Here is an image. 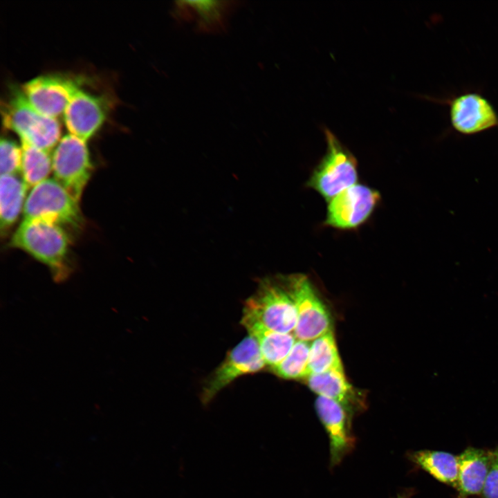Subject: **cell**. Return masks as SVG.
<instances>
[{
  "instance_id": "obj_9",
  "label": "cell",
  "mask_w": 498,
  "mask_h": 498,
  "mask_svg": "<svg viewBox=\"0 0 498 498\" xmlns=\"http://www.w3.org/2000/svg\"><path fill=\"white\" fill-rule=\"evenodd\" d=\"M82 83L79 77L48 74L28 81L22 85L21 91L36 111L56 118L64 113Z\"/></svg>"
},
{
  "instance_id": "obj_21",
  "label": "cell",
  "mask_w": 498,
  "mask_h": 498,
  "mask_svg": "<svg viewBox=\"0 0 498 498\" xmlns=\"http://www.w3.org/2000/svg\"><path fill=\"white\" fill-rule=\"evenodd\" d=\"M21 173L28 187H33L47 177L52 170L50 152L27 143L21 142Z\"/></svg>"
},
{
  "instance_id": "obj_15",
  "label": "cell",
  "mask_w": 498,
  "mask_h": 498,
  "mask_svg": "<svg viewBox=\"0 0 498 498\" xmlns=\"http://www.w3.org/2000/svg\"><path fill=\"white\" fill-rule=\"evenodd\" d=\"M458 458V498L481 496L490 467V450L468 447Z\"/></svg>"
},
{
  "instance_id": "obj_3",
  "label": "cell",
  "mask_w": 498,
  "mask_h": 498,
  "mask_svg": "<svg viewBox=\"0 0 498 498\" xmlns=\"http://www.w3.org/2000/svg\"><path fill=\"white\" fill-rule=\"evenodd\" d=\"M2 118L4 127L16 133L21 142L50 152L60 140L59 121L36 111L21 90L12 93L2 110Z\"/></svg>"
},
{
  "instance_id": "obj_8",
  "label": "cell",
  "mask_w": 498,
  "mask_h": 498,
  "mask_svg": "<svg viewBox=\"0 0 498 498\" xmlns=\"http://www.w3.org/2000/svg\"><path fill=\"white\" fill-rule=\"evenodd\" d=\"M286 278L297 310L296 339L311 342L332 330L330 315L308 279L302 275Z\"/></svg>"
},
{
  "instance_id": "obj_11",
  "label": "cell",
  "mask_w": 498,
  "mask_h": 498,
  "mask_svg": "<svg viewBox=\"0 0 498 498\" xmlns=\"http://www.w3.org/2000/svg\"><path fill=\"white\" fill-rule=\"evenodd\" d=\"M380 198L374 189L356 183L328 201L325 223L338 229L355 228L369 219Z\"/></svg>"
},
{
  "instance_id": "obj_7",
  "label": "cell",
  "mask_w": 498,
  "mask_h": 498,
  "mask_svg": "<svg viewBox=\"0 0 498 498\" xmlns=\"http://www.w3.org/2000/svg\"><path fill=\"white\" fill-rule=\"evenodd\" d=\"M266 366L255 340L248 335L231 349L203 386L201 400L206 405L223 389L240 376L261 371Z\"/></svg>"
},
{
  "instance_id": "obj_18",
  "label": "cell",
  "mask_w": 498,
  "mask_h": 498,
  "mask_svg": "<svg viewBox=\"0 0 498 498\" xmlns=\"http://www.w3.org/2000/svg\"><path fill=\"white\" fill-rule=\"evenodd\" d=\"M409 459L439 481L457 488L459 474L458 456L452 453L431 450L410 452Z\"/></svg>"
},
{
  "instance_id": "obj_17",
  "label": "cell",
  "mask_w": 498,
  "mask_h": 498,
  "mask_svg": "<svg viewBox=\"0 0 498 498\" xmlns=\"http://www.w3.org/2000/svg\"><path fill=\"white\" fill-rule=\"evenodd\" d=\"M242 325L257 342L266 365L270 369L286 358L297 340L293 333L274 331L257 323Z\"/></svg>"
},
{
  "instance_id": "obj_2",
  "label": "cell",
  "mask_w": 498,
  "mask_h": 498,
  "mask_svg": "<svg viewBox=\"0 0 498 498\" xmlns=\"http://www.w3.org/2000/svg\"><path fill=\"white\" fill-rule=\"evenodd\" d=\"M241 323H257L274 331L293 333L297 310L287 278L261 281L245 302Z\"/></svg>"
},
{
  "instance_id": "obj_24",
  "label": "cell",
  "mask_w": 498,
  "mask_h": 498,
  "mask_svg": "<svg viewBox=\"0 0 498 498\" xmlns=\"http://www.w3.org/2000/svg\"><path fill=\"white\" fill-rule=\"evenodd\" d=\"M481 497L498 498V447L490 450V467Z\"/></svg>"
},
{
  "instance_id": "obj_23",
  "label": "cell",
  "mask_w": 498,
  "mask_h": 498,
  "mask_svg": "<svg viewBox=\"0 0 498 498\" xmlns=\"http://www.w3.org/2000/svg\"><path fill=\"white\" fill-rule=\"evenodd\" d=\"M1 175H16L21 172L22 149L15 141L2 138L0 142Z\"/></svg>"
},
{
  "instance_id": "obj_22",
  "label": "cell",
  "mask_w": 498,
  "mask_h": 498,
  "mask_svg": "<svg viewBox=\"0 0 498 498\" xmlns=\"http://www.w3.org/2000/svg\"><path fill=\"white\" fill-rule=\"evenodd\" d=\"M311 343L309 341L297 340L286 358L270 369L277 376L284 379L306 378Z\"/></svg>"
},
{
  "instance_id": "obj_5",
  "label": "cell",
  "mask_w": 498,
  "mask_h": 498,
  "mask_svg": "<svg viewBox=\"0 0 498 498\" xmlns=\"http://www.w3.org/2000/svg\"><path fill=\"white\" fill-rule=\"evenodd\" d=\"M326 151L313 172L307 184L328 201L344 190L356 184L357 163L336 136L324 131Z\"/></svg>"
},
{
  "instance_id": "obj_10",
  "label": "cell",
  "mask_w": 498,
  "mask_h": 498,
  "mask_svg": "<svg viewBox=\"0 0 498 498\" xmlns=\"http://www.w3.org/2000/svg\"><path fill=\"white\" fill-rule=\"evenodd\" d=\"M452 129L472 136L498 127V113L491 102L476 91L464 92L446 100Z\"/></svg>"
},
{
  "instance_id": "obj_4",
  "label": "cell",
  "mask_w": 498,
  "mask_h": 498,
  "mask_svg": "<svg viewBox=\"0 0 498 498\" xmlns=\"http://www.w3.org/2000/svg\"><path fill=\"white\" fill-rule=\"evenodd\" d=\"M24 219H40L79 229L83 223L78 201L55 179L33 187L24 207Z\"/></svg>"
},
{
  "instance_id": "obj_6",
  "label": "cell",
  "mask_w": 498,
  "mask_h": 498,
  "mask_svg": "<svg viewBox=\"0 0 498 498\" xmlns=\"http://www.w3.org/2000/svg\"><path fill=\"white\" fill-rule=\"evenodd\" d=\"M55 179L77 201L91 176V163L86 142L71 133L63 136L52 156Z\"/></svg>"
},
{
  "instance_id": "obj_16",
  "label": "cell",
  "mask_w": 498,
  "mask_h": 498,
  "mask_svg": "<svg viewBox=\"0 0 498 498\" xmlns=\"http://www.w3.org/2000/svg\"><path fill=\"white\" fill-rule=\"evenodd\" d=\"M309 387L318 396L336 401L348 412L357 405L352 387L347 381L343 366L306 378Z\"/></svg>"
},
{
  "instance_id": "obj_12",
  "label": "cell",
  "mask_w": 498,
  "mask_h": 498,
  "mask_svg": "<svg viewBox=\"0 0 498 498\" xmlns=\"http://www.w3.org/2000/svg\"><path fill=\"white\" fill-rule=\"evenodd\" d=\"M237 1H178L172 15L179 23L189 24L203 34L225 31L229 19L239 6Z\"/></svg>"
},
{
  "instance_id": "obj_25",
  "label": "cell",
  "mask_w": 498,
  "mask_h": 498,
  "mask_svg": "<svg viewBox=\"0 0 498 498\" xmlns=\"http://www.w3.org/2000/svg\"><path fill=\"white\" fill-rule=\"evenodd\" d=\"M414 492L411 489L405 490L396 495L394 498H411Z\"/></svg>"
},
{
  "instance_id": "obj_19",
  "label": "cell",
  "mask_w": 498,
  "mask_h": 498,
  "mask_svg": "<svg viewBox=\"0 0 498 498\" xmlns=\"http://www.w3.org/2000/svg\"><path fill=\"white\" fill-rule=\"evenodd\" d=\"M28 188L24 180L16 175H1L0 221L2 231L8 230L19 217L25 204Z\"/></svg>"
},
{
  "instance_id": "obj_1",
  "label": "cell",
  "mask_w": 498,
  "mask_h": 498,
  "mask_svg": "<svg viewBox=\"0 0 498 498\" xmlns=\"http://www.w3.org/2000/svg\"><path fill=\"white\" fill-rule=\"evenodd\" d=\"M70 237L59 225L24 219L13 234L10 246L20 249L46 266L57 282L65 280L71 269L68 256Z\"/></svg>"
},
{
  "instance_id": "obj_13",
  "label": "cell",
  "mask_w": 498,
  "mask_h": 498,
  "mask_svg": "<svg viewBox=\"0 0 498 498\" xmlns=\"http://www.w3.org/2000/svg\"><path fill=\"white\" fill-rule=\"evenodd\" d=\"M109 111L107 99L79 89L64 112V121L69 133L87 141L104 124Z\"/></svg>"
},
{
  "instance_id": "obj_20",
  "label": "cell",
  "mask_w": 498,
  "mask_h": 498,
  "mask_svg": "<svg viewBox=\"0 0 498 498\" xmlns=\"http://www.w3.org/2000/svg\"><path fill=\"white\" fill-rule=\"evenodd\" d=\"M342 366L332 330L311 341L307 376Z\"/></svg>"
},
{
  "instance_id": "obj_14",
  "label": "cell",
  "mask_w": 498,
  "mask_h": 498,
  "mask_svg": "<svg viewBox=\"0 0 498 498\" xmlns=\"http://www.w3.org/2000/svg\"><path fill=\"white\" fill-rule=\"evenodd\" d=\"M318 416L329 440L330 465H338L354 448L353 436L348 412L336 401L318 396L315 401Z\"/></svg>"
}]
</instances>
